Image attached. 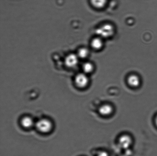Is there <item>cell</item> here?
Wrapping results in <instances>:
<instances>
[{
  "label": "cell",
  "mask_w": 157,
  "mask_h": 156,
  "mask_svg": "<svg viewBox=\"0 0 157 156\" xmlns=\"http://www.w3.org/2000/svg\"><path fill=\"white\" fill-rule=\"evenodd\" d=\"M21 125L23 127L25 128H30L34 125L33 119L30 117H27L23 118L21 120Z\"/></svg>",
  "instance_id": "9"
},
{
  "label": "cell",
  "mask_w": 157,
  "mask_h": 156,
  "mask_svg": "<svg viewBox=\"0 0 157 156\" xmlns=\"http://www.w3.org/2000/svg\"><path fill=\"white\" fill-rule=\"evenodd\" d=\"M120 156H128L127 155H126L125 154H124V155H121Z\"/></svg>",
  "instance_id": "15"
},
{
  "label": "cell",
  "mask_w": 157,
  "mask_h": 156,
  "mask_svg": "<svg viewBox=\"0 0 157 156\" xmlns=\"http://www.w3.org/2000/svg\"><path fill=\"white\" fill-rule=\"evenodd\" d=\"M132 140L131 137L127 135L121 136L119 139V144L121 148L124 149H128L131 146Z\"/></svg>",
  "instance_id": "5"
},
{
  "label": "cell",
  "mask_w": 157,
  "mask_h": 156,
  "mask_svg": "<svg viewBox=\"0 0 157 156\" xmlns=\"http://www.w3.org/2000/svg\"><path fill=\"white\" fill-rule=\"evenodd\" d=\"M75 83L78 88H83L87 86L89 83V79L85 73H80L75 78Z\"/></svg>",
  "instance_id": "4"
},
{
  "label": "cell",
  "mask_w": 157,
  "mask_h": 156,
  "mask_svg": "<svg viewBox=\"0 0 157 156\" xmlns=\"http://www.w3.org/2000/svg\"><path fill=\"white\" fill-rule=\"evenodd\" d=\"M155 122H156V123L157 126V116L156 117V120H155Z\"/></svg>",
  "instance_id": "14"
},
{
  "label": "cell",
  "mask_w": 157,
  "mask_h": 156,
  "mask_svg": "<svg viewBox=\"0 0 157 156\" xmlns=\"http://www.w3.org/2000/svg\"><path fill=\"white\" fill-rule=\"evenodd\" d=\"M113 111V108L110 105H102L99 108L98 112L101 115L104 116L110 115Z\"/></svg>",
  "instance_id": "6"
},
{
  "label": "cell",
  "mask_w": 157,
  "mask_h": 156,
  "mask_svg": "<svg viewBox=\"0 0 157 156\" xmlns=\"http://www.w3.org/2000/svg\"><path fill=\"white\" fill-rule=\"evenodd\" d=\"M89 50L86 47H81L78 49L76 54L79 59H85L89 55Z\"/></svg>",
  "instance_id": "11"
},
{
  "label": "cell",
  "mask_w": 157,
  "mask_h": 156,
  "mask_svg": "<svg viewBox=\"0 0 157 156\" xmlns=\"http://www.w3.org/2000/svg\"><path fill=\"white\" fill-rule=\"evenodd\" d=\"M91 46L94 49L99 50L101 49L103 46V42L102 38L98 37L94 38L91 42Z\"/></svg>",
  "instance_id": "8"
},
{
  "label": "cell",
  "mask_w": 157,
  "mask_h": 156,
  "mask_svg": "<svg viewBox=\"0 0 157 156\" xmlns=\"http://www.w3.org/2000/svg\"><path fill=\"white\" fill-rule=\"evenodd\" d=\"M91 4L94 7L98 9L103 8L107 3V0H90Z\"/></svg>",
  "instance_id": "10"
},
{
  "label": "cell",
  "mask_w": 157,
  "mask_h": 156,
  "mask_svg": "<svg viewBox=\"0 0 157 156\" xmlns=\"http://www.w3.org/2000/svg\"><path fill=\"white\" fill-rule=\"evenodd\" d=\"M79 59L76 53H71L66 56L64 64L67 68H73L78 65Z\"/></svg>",
  "instance_id": "3"
},
{
  "label": "cell",
  "mask_w": 157,
  "mask_h": 156,
  "mask_svg": "<svg viewBox=\"0 0 157 156\" xmlns=\"http://www.w3.org/2000/svg\"><path fill=\"white\" fill-rule=\"evenodd\" d=\"M96 156H110L108 153L105 151H100L97 154Z\"/></svg>",
  "instance_id": "13"
},
{
  "label": "cell",
  "mask_w": 157,
  "mask_h": 156,
  "mask_svg": "<svg viewBox=\"0 0 157 156\" xmlns=\"http://www.w3.org/2000/svg\"><path fill=\"white\" fill-rule=\"evenodd\" d=\"M82 68L84 73L87 74L91 73L93 71L94 67L91 63L87 62L83 64Z\"/></svg>",
  "instance_id": "12"
},
{
  "label": "cell",
  "mask_w": 157,
  "mask_h": 156,
  "mask_svg": "<svg viewBox=\"0 0 157 156\" xmlns=\"http://www.w3.org/2000/svg\"><path fill=\"white\" fill-rule=\"evenodd\" d=\"M114 27L110 24H105L98 27L95 33L101 38H107L112 37L114 33Z\"/></svg>",
  "instance_id": "1"
},
{
  "label": "cell",
  "mask_w": 157,
  "mask_h": 156,
  "mask_svg": "<svg viewBox=\"0 0 157 156\" xmlns=\"http://www.w3.org/2000/svg\"><path fill=\"white\" fill-rule=\"evenodd\" d=\"M128 85L132 87H137L140 84V78L136 75L132 74L129 76L127 79Z\"/></svg>",
  "instance_id": "7"
},
{
  "label": "cell",
  "mask_w": 157,
  "mask_h": 156,
  "mask_svg": "<svg viewBox=\"0 0 157 156\" xmlns=\"http://www.w3.org/2000/svg\"><path fill=\"white\" fill-rule=\"evenodd\" d=\"M35 126L40 132L44 133L50 132L53 127L52 122L47 119H40L38 121Z\"/></svg>",
  "instance_id": "2"
}]
</instances>
